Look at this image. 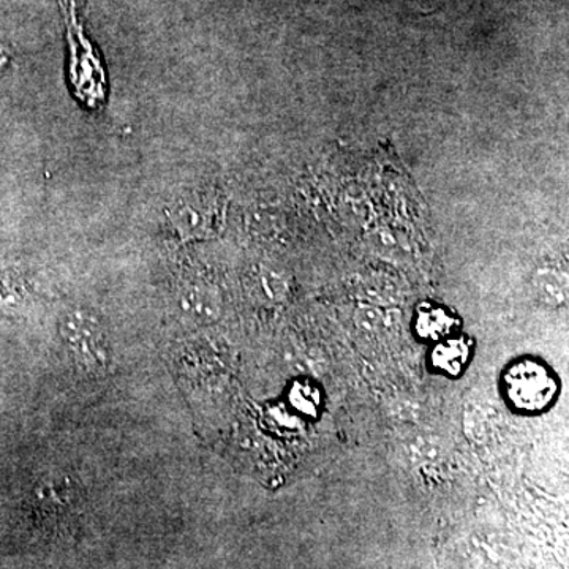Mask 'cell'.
Instances as JSON below:
<instances>
[{"label":"cell","instance_id":"obj_1","mask_svg":"<svg viewBox=\"0 0 569 569\" xmlns=\"http://www.w3.org/2000/svg\"><path fill=\"white\" fill-rule=\"evenodd\" d=\"M59 332L75 366L92 377L109 374L113 352L109 332L95 314L86 309L68 310L60 318Z\"/></svg>","mask_w":569,"mask_h":569},{"label":"cell","instance_id":"obj_2","mask_svg":"<svg viewBox=\"0 0 569 569\" xmlns=\"http://www.w3.org/2000/svg\"><path fill=\"white\" fill-rule=\"evenodd\" d=\"M503 391L515 410L536 413L554 402L558 386L553 372L539 361L522 360L504 372Z\"/></svg>","mask_w":569,"mask_h":569},{"label":"cell","instance_id":"obj_3","mask_svg":"<svg viewBox=\"0 0 569 569\" xmlns=\"http://www.w3.org/2000/svg\"><path fill=\"white\" fill-rule=\"evenodd\" d=\"M168 218L174 230L185 241L204 239L214 230L216 209L213 200L200 192L179 196L168 209Z\"/></svg>","mask_w":569,"mask_h":569},{"label":"cell","instance_id":"obj_4","mask_svg":"<svg viewBox=\"0 0 569 569\" xmlns=\"http://www.w3.org/2000/svg\"><path fill=\"white\" fill-rule=\"evenodd\" d=\"M179 300L184 312L200 323H213L220 317V296L210 286L190 284L185 286Z\"/></svg>","mask_w":569,"mask_h":569},{"label":"cell","instance_id":"obj_5","mask_svg":"<svg viewBox=\"0 0 569 569\" xmlns=\"http://www.w3.org/2000/svg\"><path fill=\"white\" fill-rule=\"evenodd\" d=\"M468 360H470V346L464 339L454 335L439 340L431 354L432 366L440 374L451 375V377L462 374Z\"/></svg>","mask_w":569,"mask_h":569},{"label":"cell","instance_id":"obj_6","mask_svg":"<svg viewBox=\"0 0 569 569\" xmlns=\"http://www.w3.org/2000/svg\"><path fill=\"white\" fill-rule=\"evenodd\" d=\"M533 292H535L536 298L547 306H561L567 303L568 298L567 277L553 268L539 270L533 277Z\"/></svg>","mask_w":569,"mask_h":569},{"label":"cell","instance_id":"obj_7","mask_svg":"<svg viewBox=\"0 0 569 569\" xmlns=\"http://www.w3.org/2000/svg\"><path fill=\"white\" fill-rule=\"evenodd\" d=\"M454 325L456 321L445 309H440V307H425L424 309L422 307L417 318V332L421 339L439 342V340L449 338Z\"/></svg>","mask_w":569,"mask_h":569},{"label":"cell","instance_id":"obj_8","mask_svg":"<svg viewBox=\"0 0 569 569\" xmlns=\"http://www.w3.org/2000/svg\"><path fill=\"white\" fill-rule=\"evenodd\" d=\"M396 312L385 310L378 306L361 307L356 314V323L361 331L368 335H388L394 328H397Z\"/></svg>","mask_w":569,"mask_h":569},{"label":"cell","instance_id":"obj_9","mask_svg":"<svg viewBox=\"0 0 569 569\" xmlns=\"http://www.w3.org/2000/svg\"><path fill=\"white\" fill-rule=\"evenodd\" d=\"M399 288L389 281L385 275H371V277L364 278L360 284V293L363 299L371 303L372 306H386V304H392L394 300L399 298Z\"/></svg>","mask_w":569,"mask_h":569},{"label":"cell","instance_id":"obj_10","mask_svg":"<svg viewBox=\"0 0 569 569\" xmlns=\"http://www.w3.org/2000/svg\"><path fill=\"white\" fill-rule=\"evenodd\" d=\"M372 249L385 258L400 260L407 253V246L400 241L399 235L391 230H382L372 235Z\"/></svg>","mask_w":569,"mask_h":569},{"label":"cell","instance_id":"obj_11","mask_svg":"<svg viewBox=\"0 0 569 569\" xmlns=\"http://www.w3.org/2000/svg\"><path fill=\"white\" fill-rule=\"evenodd\" d=\"M320 392L315 388L314 385H296L295 388V403L296 407H299L300 411L304 413H315L320 407Z\"/></svg>","mask_w":569,"mask_h":569},{"label":"cell","instance_id":"obj_12","mask_svg":"<svg viewBox=\"0 0 569 569\" xmlns=\"http://www.w3.org/2000/svg\"><path fill=\"white\" fill-rule=\"evenodd\" d=\"M260 285L263 289L264 295L274 298L277 295L278 288H282L281 278L277 275L272 274L271 271H263L260 274Z\"/></svg>","mask_w":569,"mask_h":569}]
</instances>
